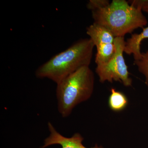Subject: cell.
<instances>
[{"label":"cell","instance_id":"2","mask_svg":"<svg viewBox=\"0 0 148 148\" xmlns=\"http://www.w3.org/2000/svg\"><path fill=\"white\" fill-rule=\"evenodd\" d=\"M142 11L127 1L113 0L107 6L91 12L94 23L106 27L116 38L144 28L148 22Z\"/></svg>","mask_w":148,"mask_h":148},{"label":"cell","instance_id":"1","mask_svg":"<svg viewBox=\"0 0 148 148\" xmlns=\"http://www.w3.org/2000/svg\"><path fill=\"white\" fill-rule=\"evenodd\" d=\"M94 46L90 38L81 39L39 67L38 78H47L56 84L92 61Z\"/></svg>","mask_w":148,"mask_h":148},{"label":"cell","instance_id":"5","mask_svg":"<svg viewBox=\"0 0 148 148\" xmlns=\"http://www.w3.org/2000/svg\"><path fill=\"white\" fill-rule=\"evenodd\" d=\"M48 127L49 136L45 140L43 145L40 148H46L56 145H60L61 148H103L97 145L90 148L86 147L83 144V137L79 133H75L70 138L65 137L57 131L50 122L48 123Z\"/></svg>","mask_w":148,"mask_h":148},{"label":"cell","instance_id":"4","mask_svg":"<svg viewBox=\"0 0 148 148\" xmlns=\"http://www.w3.org/2000/svg\"><path fill=\"white\" fill-rule=\"evenodd\" d=\"M125 42L124 37L115 38V52L112 58L107 63L97 65L95 72L100 82H119L126 87L132 86V79L123 56Z\"/></svg>","mask_w":148,"mask_h":148},{"label":"cell","instance_id":"10","mask_svg":"<svg viewBox=\"0 0 148 148\" xmlns=\"http://www.w3.org/2000/svg\"><path fill=\"white\" fill-rule=\"evenodd\" d=\"M138 67L139 71L145 78V84L148 89V49L146 52L142 53V58L138 61H134Z\"/></svg>","mask_w":148,"mask_h":148},{"label":"cell","instance_id":"7","mask_svg":"<svg viewBox=\"0 0 148 148\" xmlns=\"http://www.w3.org/2000/svg\"><path fill=\"white\" fill-rule=\"evenodd\" d=\"M148 38V27L143 28V32L140 34L131 35L125 42L124 52L128 55L132 54L135 61H138L142 58L141 51V43L143 40Z\"/></svg>","mask_w":148,"mask_h":148},{"label":"cell","instance_id":"3","mask_svg":"<svg viewBox=\"0 0 148 148\" xmlns=\"http://www.w3.org/2000/svg\"><path fill=\"white\" fill-rule=\"evenodd\" d=\"M94 85L95 77L89 66L82 67L57 84V108L62 117L69 116L77 106L91 98Z\"/></svg>","mask_w":148,"mask_h":148},{"label":"cell","instance_id":"11","mask_svg":"<svg viewBox=\"0 0 148 148\" xmlns=\"http://www.w3.org/2000/svg\"><path fill=\"white\" fill-rule=\"evenodd\" d=\"M107 0H90L88 3L87 8L92 11L105 7L110 4Z\"/></svg>","mask_w":148,"mask_h":148},{"label":"cell","instance_id":"9","mask_svg":"<svg viewBox=\"0 0 148 148\" xmlns=\"http://www.w3.org/2000/svg\"><path fill=\"white\" fill-rule=\"evenodd\" d=\"M96 47L97 53L95 62L96 65L107 63L112 58L115 52L114 43L103 44Z\"/></svg>","mask_w":148,"mask_h":148},{"label":"cell","instance_id":"6","mask_svg":"<svg viewBox=\"0 0 148 148\" xmlns=\"http://www.w3.org/2000/svg\"><path fill=\"white\" fill-rule=\"evenodd\" d=\"M86 34L96 47L103 44L114 43L115 38L106 27L94 22L87 27Z\"/></svg>","mask_w":148,"mask_h":148},{"label":"cell","instance_id":"12","mask_svg":"<svg viewBox=\"0 0 148 148\" xmlns=\"http://www.w3.org/2000/svg\"><path fill=\"white\" fill-rule=\"evenodd\" d=\"M129 3L148 14V0H134L130 1Z\"/></svg>","mask_w":148,"mask_h":148},{"label":"cell","instance_id":"8","mask_svg":"<svg viewBox=\"0 0 148 148\" xmlns=\"http://www.w3.org/2000/svg\"><path fill=\"white\" fill-rule=\"evenodd\" d=\"M110 92L108 99V105L111 110L115 112H119L124 110L128 103L126 95L114 88H111Z\"/></svg>","mask_w":148,"mask_h":148}]
</instances>
